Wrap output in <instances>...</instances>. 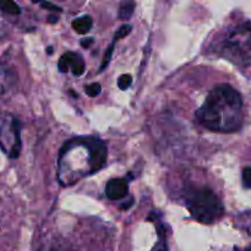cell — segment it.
Listing matches in <instances>:
<instances>
[{
	"label": "cell",
	"instance_id": "8fae6325",
	"mask_svg": "<svg viewBox=\"0 0 251 251\" xmlns=\"http://www.w3.org/2000/svg\"><path fill=\"white\" fill-rule=\"evenodd\" d=\"M131 83H132V77L131 75H129V74H124V75L120 76L119 80H118V86H119V88L122 91L127 90V88L131 86Z\"/></svg>",
	"mask_w": 251,
	"mask_h": 251
},
{
	"label": "cell",
	"instance_id": "4fadbf2b",
	"mask_svg": "<svg viewBox=\"0 0 251 251\" xmlns=\"http://www.w3.org/2000/svg\"><path fill=\"white\" fill-rule=\"evenodd\" d=\"M242 181L244 188L251 189V167H247V168L243 169Z\"/></svg>",
	"mask_w": 251,
	"mask_h": 251
},
{
	"label": "cell",
	"instance_id": "7a4b0ae2",
	"mask_svg": "<svg viewBox=\"0 0 251 251\" xmlns=\"http://www.w3.org/2000/svg\"><path fill=\"white\" fill-rule=\"evenodd\" d=\"M215 51L238 66L249 65L251 63V22H240L228 28L215 42Z\"/></svg>",
	"mask_w": 251,
	"mask_h": 251
},
{
	"label": "cell",
	"instance_id": "ac0fdd59",
	"mask_svg": "<svg viewBox=\"0 0 251 251\" xmlns=\"http://www.w3.org/2000/svg\"><path fill=\"white\" fill-rule=\"evenodd\" d=\"M48 21L50 22V24H55V22L58 21V17H56L55 15H51V16L48 17Z\"/></svg>",
	"mask_w": 251,
	"mask_h": 251
},
{
	"label": "cell",
	"instance_id": "e0dca14e",
	"mask_svg": "<svg viewBox=\"0 0 251 251\" xmlns=\"http://www.w3.org/2000/svg\"><path fill=\"white\" fill-rule=\"evenodd\" d=\"M81 47L85 49H88L93 44V38H83L81 39Z\"/></svg>",
	"mask_w": 251,
	"mask_h": 251
},
{
	"label": "cell",
	"instance_id": "5bb4252c",
	"mask_svg": "<svg viewBox=\"0 0 251 251\" xmlns=\"http://www.w3.org/2000/svg\"><path fill=\"white\" fill-rule=\"evenodd\" d=\"M131 32V26L130 25H123L117 32H115V36H114V41H118V39H122L124 37H126L127 34Z\"/></svg>",
	"mask_w": 251,
	"mask_h": 251
},
{
	"label": "cell",
	"instance_id": "ba28073f",
	"mask_svg": "<svg viewBox=\"0 0 251 251\" xmlns=\"http://www.w3.org/2000/svg\"><path fill=\"white\" fill-rule=\"evenodd\" d=\"M135 10V2L125 1L120 4L119 7V19L120 20H129L132 16Z\"/></svg>",
	"mask_w": 251,
	"mask_h": 251
},
{
	"label": "cell",
	"instance_id": "277c9868",
	"mask_svg": "<svg viewBox=\"0 0 251 251\" xmlns=\"http://www.w3.org/2000/svg\"><path fill=\"white\" fill-rule=\"evenodd\" d=\"M1 149L9 158H17L21 151V124L7 113L1 118Z\"/></svg>",
	"mask_w": 251,
	"mask_h": 251
},
{
	"label": "cell",
	"instance_id": "8992f818",
	"mask_svg": "<svg viewBox=\"0 0 251 251\" xmlns=\"http://www.w3.org/2000/svg\"><path fill=\"white\" fill-rule=\"evenodd\" d=\"M105 196L109 200L117 201L124 199L129 193V184L125 178H113L105 185Z\"/></svg>",
	"mask_w": 251,
	"mask_h": 251
},
{
	"label": "cell",
	"instance_id": "3957f363",
	"mask_svg": "<svg viewBox=\"0 0 251 251\" xmlns=\"http://www.w3.org/2000/svg\"><path fill=\"white\" fill-rule=\"evenodd\" d=\"M185 205L193 218L205 225H212L225 213V206L221 199L208 188L188 189Z\"/></svg>",
	"mask_w": 251,
	"mask_h": 251
},
{
	"label": "cell",
	"instance_id": "52a82bcc",
	"mask_svg": "<svg viewBox=\"0 0 251 251\" xmlns=\"http://www.w3.org/2000/svg\"><path fill=\"white\" fill-rule=\"evenodd\" d=\"M93 20L92 17L88 16V15H85V16L76 17V19L73 20L71 22V27H73L74 31L78 34H85L92 28Z\"/></svg>",
	"mask_w": 251,
	"mask_h": 251
},
{
	"label": "cell",
	"instance_id": "2e32d148",
	"mask_svg": "<svg viewBox=\"0 0 251 251\" xmlns=\"http://www.w3.org/2000/svg\"><path fill=\"white\" fill-rule=\"evenodd\" d=\"M151 251H168V245H167V242L164 240L163 235H161V239H159V242L157 243L153 248H152Z\"/></svg>",
	"mask_w": 251,
	"mask_h": 251
},
{
	"label": "cell",
	"instance_id": "9c48e42d",
	"mask_svg": "<svg viewBox=\"0 0 251 251\" xmlns=\"http://www.w3.org/2000/svg\"><path fill=\"white\" fill-rule=\"evenodd\" d=\"M1 10L10 15H19L20 12H21V9H20L19 5H17L15 1H11V0L5 1L4 4L1 5Z\"/></svg>",
	"mask_w": 251,
	"mask_h": 251
},
{
	"label": "cell",
	"instance_id": "5b68a950",
	"mask_svg": "<svg viewBox=\"0 0 251 251\" xmlns=\"http://www.w3.org/2000/svg\"><path fill=\"white\" fill-rule=\"evenodd\" d=\"M85 61H83L82 56L74 51H68L59 59L58 69L60 73H66V71L71 70L74 76H81L85 73Z\"/></svg>",
	"mask_w": 251,
	"mask_h": 251
},
{
	"label": "cell",
	"instance_id": "7c38bea8",
	"mask_svg": "<svg viewBox=\"0 0 251 251\" xmlns=\"http://www.w3.org/2000/svg\"><path fill=\"white\" fill-rule=\"evenodd\" d=\"M100 91H102V87H100V85L98 82L91 83V85L86 86L85 88L86 95L90 96V97H97L100 93Z\"/></svg>",
	"mask_w": 251,
	"mask_h": 251
},
{
	"label": "cell",
	"instance_id": "30bf717a",
	"mask_svg": "<svg viewBox=\"0 0 251 251\" xmlns=\"http://www.w3.org/2000/svg\"><path fill=\"white\" fill-rule=\"evenodd\" d=\"M115 42H117V41H113V43L110 44V46L108 47V48H107V51H105V54H104V58H103L102 64H100V73H102V71L104 70L105 68H107L108 64H109V61H110V59H112L113 51H114Z\"/></svg>",
	"mask_w": 251,
	"mask_h": 251
},
{
	"label": "cell",
	"instance_id": "d6986e66",
	"mask_svg": "<svg viewBox=\"0 0 251 251\" xmlns=\"http://www.w3.org/2000/svg\"><path fill=\"white\" fill-rule=\"evenodd\" d=\"M51 49H53V48H51V47H48V48H47V53H48V54L49 53H50V54L53 53V50H51Z\"/></svg>",
	"mask_w": 251,
	"mask_h": 251
},
{
	"label": "cell",
	"instance_id": "ffe728a7",
	"mask_svg": "<svg viewBox=\"0 0 251 251\" xmlns=\"http://www.w3.org/2000/svg\"><path fill=\"white\" fill-rule=\"evenodd\" d=\"M245 251H251V247H250V248H248V249L245 250Z\"/></svg>",
	"mask_w": 251,
	"mask_h": 251
},
{
	"label": "cell",
	"instance_id": "6da1fadb",
	"mask_svg": "<svg viewBox=\"0 0 251 251\" xmlns=\"http://www.w3.org/2000/svg\"><path fill=\"white\" fill-rule=\"evenodd\" d=\"M196 122L217 132H234L243 125V98L233 86L221 83L208 92L195 113Z\"/></svg>",
	"mask_w": 251,
	"mask_h": 251
},
{
	"label": "cell",
	"instance_id": "9a60e30c",
	"mask_svg": "<svg viewBox=\"0 0 251 251\" xmlns=\"http://www.w3.org/2000/svg\"><path fill=\"white\" fill-rule=\"evenodd\" d=\"M39 5H41V7H43V9L51 10V11L61 12V10H63L60 6H58V5L53 4V2H49V1H42V2H39Z\"/></svg>",
	"mask_w": 251,
	"mask_h": 251
}]
</instances>
